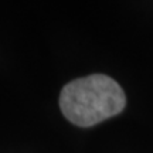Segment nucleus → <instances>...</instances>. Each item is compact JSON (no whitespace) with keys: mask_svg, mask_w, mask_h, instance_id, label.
<instances>
[{"mask_svg":"<svg viewBox=\"0 0 153 153\" xmlns=\"http://www.w3.org/2000/svg\"><path fill=\"white\" fill-rule=\"evenodd\" d=\"M125 94L118 82L104 74H94L68 82L60 95V108L67 119L88 128L123 111Z\"/></svg>","mask_w":153,"mask_h":153,"instance_id":"f257e3e1","label":"nucleus"}]
</instances>
